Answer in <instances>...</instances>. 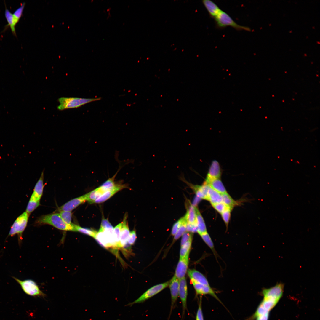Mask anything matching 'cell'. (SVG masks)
I'll list each match as a JSON object with an SVG mask.
<instances>
[{
    "mask_svg": "<svg viewBox=\"0 0 320 320\" xmlns=\"http://www.w3.org/2000/svg\"><path fill=\"white\" fill-rule=\"evenodd\" d=\"M113 228L108 220L104 218H103L101 222L100 228L105 229Z\"/></svg>",
    "mask_w": 320,
    "mask_h": 320,
    "instance_id": "ab89813d",
    "label": "cell"
},
{
    "mask_svg": "<svg viewBox=\"0 0 320 320\" xmlns=\"http://www.w3.org/2000/svg\"><path fill=\"white\" fill-rule=\"evenodd\" d=\"M186 231L192 233L197 232V228L196 223H187Z\"/></svg>",
    "mask_w": 320,
    "mask_h": 320,
    "instance_id": "f35d334b",
    "label": "cell"
},
{
    "mask_svg": "<svg viewBox=\"0 0 320 320\" xmlns=\"http://www.w3.org/2000/svg\"><path fill=\"white\" fill-rule=\"evenodd\" d=\"M136 238V232L135 230H134L130 232L127 242L131 245H133L134 244Z\"/></svg>",
    "mask_w": 320,
    "mask_h": 320,
    "instance_id": "74e56055",
    "label": "cell"
},
{
    "mask_svg": "<svg viewBox=\"0 0 320 320\" xmlns=\"http://www.w3.org/2000/svg\"><path fill=\"white\" fill-rule=\"evenodd\" d=\"M269 312H267L257 317L256 320H268Z\"/></svg>",
    "mask_w": 320,
    "mask_h": 320,
    "instance_id": "b9f144b4",
    "label": "cell"
},
{
    "mask_svg": "<svg viewBox=\"0 0 320 320\" xmlns=\"http://www.w3.org/2000/svg\"><path fill=\"white\" fill-rule=\"evenodd\" d=\"M221 175L220 165L216 160L212 162L209 167L206 180L220 179Z\"/></svg>",
    "mask_w": 320,
    "mask_h": 320,
    "instance_id": "7c38bea8",
    "label": "cell"
},
{
    "mask_svg": "<svg viewBox=\"0 0 320 320\" xmlns=\"http://www.w3.org/2000/svg\"><path fill=\"white\" fill-rule=\"evenodd\" d=\"M189 256L187 255L183 258H180L174 275L179 280L185 277L187 272Z\"/></svg>",
    "mask_w": 320,
    "mask_h": 320,
    "instance_id": "30bf717a",
    "label": "cell"
},
{
    "mask_svg": "<svg viewBox=\"0 0 320 320\" xmlns=\"http://www.w3.org/2000/svg\"><path fill=\"white\" fill-rule=\"evenodd\" d=\"M284 285L278 283L268 288L263 289L262 291L263 300L266 302L274 308L282 296Z\"/></svg>",
    "mask_w": 320,
    "mask_h": 320,
    "instance_id": "7a4b0ae2",
    "label": "cell"
},
{
    "mask_svg": "<svg viewBox=\"0 0 320 320\" xmlns=\"http://www.w3.org/2000/svg\"><path fill=\"white\" fill-rule=\"evenodd\" d=\"M201 298L198 309L197 311L196 320H204L203 314L201 309Z\"/></svg>",
    "mask_w": 320,
    "mask_h": 320,
    "instance_id": "60d3db41",
    "label": "cell"
},
{
    "mask_svg": "<svg viewBox=\"0 0 320 320\" xmlns=\"http://www.w3.org/2000/svg\"><path fill=\"white\" fill-rule=\"evenodd\" d=\"M212 204L222 202L221 195L209 187L207 195V200Z\"/></svg>",
    "mask_w": 320,
    "mask_h": 320,
    "instance_id": "7402d4cb",
    "label": "cell"
},
{
    "mask_svg": "<svg viewBox=\"0 0 320 320\" xmlns=\"http://www.w3.org/2000/svg\"><path fill=\"white\" fill-rule=\"evenodd\" d=\"M25 4V2L22 3L21 6L16 9L13 14L14 17L17 23L22 16Z\"/></svg>",
    "mask_w": 320,
    "mask_h": 320,
    "instance_id": "d6a6232c",
    "label": "cell"
},
{
    "mask_svg": "<svg viewBox=\"0 0 320 320\" xmlns=\"http://www.w3.org/2000/svg\"><path fill=\"white\" fill-rule=\"evenodd\" d=\"M192 240V239H190L183 245L181 246L180 258H183L187 255H189Z\"/></svg>",
    "mask_w": 320,
    "mask_h": 320,
    "instance_id": "484cf974",
    "label": "cell"
},
{
    "mask_svg": "<svg viewBox=\"0 0 320 320\" xmlns=\"http://www.w3.org/2000/svg\"><path fill=\"white\" fill-rule=\"evenodd\" d=\"M179 295L182 305L183 316L187 308V299L188 289L185 277L179 280Z\"/></svg>",
    "mask_w": 320,
    "mask_h": 320,
    "instance_id": "9c48e42d",
    "label": "cell"
},
{
    "mask_svg": "<svg viewBox=\"0 0 320 320\" xmlns=\"http://www.w3.org/2000/svg\"><path fill=\"white\" fill-rule=\"evenodd\" d=\"M29 214L25 212L20 215L12 226L8 236H12L17 234L19 244L20 245L22 239V233L25 228L28 222Z\"/></svg>",
    "mask_w": 320,
    "mask_h": 320,
    "instance_id": "5b68a950",
    "label": "cell"
},
{
    "mask_svg": "<svg viewBox=\"0 0 320 320\" xmlns=\"http://www.w3.org/2000/svg\"><path fill=\"white\" fill-rule=\"evenodd\" d=\"M210 17L215 18L221 10L214 2L210 0H203L202 1Z\"/></svg>",
    "mask_w": 320,
    "mask_h": 320,
    "instance_id": "d6986e66",
    "label": "cell"
},
{
    "mask_svg": "<svg viewBox=\"0 0 320 320\" xmlns=\"http://www.w3.org/2000/svg\"><path fill=\"white\" fill-rule=\"evenodd\" d=\"M5 16L8 23L7 27L9 26L12 34L14 36H16L15 26L17 23L14 19L13 14H12L7 8L6 6Z\"/></svg>",
    "mask_w": 320,
    "mask_h": 320,
    "instance_id": "603a6c76",
    "label": "cell"
},
{
    "mask_svg": "<svg viewBox=\"0 0 320 320\" xmlns=\"http://www.w3.org/2000/svg\"><path fill=\"white\" fill-rule=\"evenodd\" d=\"M221 195L222 202L229 207L231 209L237 204V202L234 200L227 193Z\"/></svg>",
    "mask_w": 320,
    "mask_h": 320,
    "instance_id": "83f0119b",
    "label": "cell"
},
{
    "mask_svg": "<svg viewBox=\"0 0 320 320\" xmlns=\"http://www.w3.org/2000/svg\"><path fill=\"white\" fill-rule=\"evenodd\" d=\"M44 170L41 173L39 179L35 186L31 198L37 200H40L42 196L44 188Z\"/></svg>",
    "mask_w": 320,
    "mask_h": 320,
    "instance_id": "e0dca14e",
    "label": "cell"
},
{
    "mask_svg": "<svg viewBox=\"0 0 320 320\" xmlns=\"http://www.w3.org/2000/svg\"><path fill=\"white\" fill-rule=\"evenodd\" d=\"M231 210V209L229 208L221 214L223 219L226 226L228 225L230 219Z\"/></svg>",
    "mask_w": 320,
    "mask_h": 320,
    "instance_id": "e575fe53",
    "label": "cell"
},
{
    "mask_svg": "<svg viewBox=\"0 0 320 320\" xmlns=\"http://www.w3.org/2000/svg\"><path fill=\"white\" fill-rule=\"evenodd\" d=\"M193 286L197 294L204 295L209 294L219 300L214 291L209 285H207L191 281Z\"/></svg>",
    "mask_w": 320,
    "mask_h": 320,
    "instance_id": "9a60e30c",
    "label": "cell"
},
{
    "mask_svg": "<svg viewBox=\"0 0 320 320\" xmlns=\"http://www.w3.org/2000/svg\"><path fill=\"white\" fill-rule=\"evenodd\" d=\"M196 223L197 228V232L200 235L207 231L203 217L196 207Z\"/></svg>",
    "mask_w": 320,
    "mask_h": 320,
    "instance_id": "44dd1931",
    "label": "cell"
},
{
    "mask_svg": "<svg viewBox=\"0 0 320 320\" xmlns=\"http://www.w3.org/2000/svg\"><path fill=\"white\" fill-rule=\"evenodd\" d=\"M87 201V193L74 198L67 202L58 209L59 212L67 211L71 212L81 204Z\"/></svg>",
    "mask_w": 320,
    "mask_h": 320,
    "instance_id": "ba28073f",
    "label": "cell"
},
{
    "mask_svg": "<svg viewBox=\"0 0 320 320\" xmlns=\"http://www.w3.org/2000/svg\"><path fill=\"white\" fill-rule=\"evenodd\" d=\"M200 235L206 244L213 251L214 255L216 256V253L215 249L213 243L207 232L201 234Z\"/></svg>",
    "mask_w": 320,
    "mask_h": 320,
    "instance_id": "f1b7e54d",
    "label": "cell"
},
{
    "mask_svg": "<svg viewBox=\"0 0 320 320\" xmlns=\"http://www.w3.org/2000/svg\"><path fill=\"white\" fill-rule=\"evenodd\" d=\"M75 231L87 235L94 239L95 238L97 231L92 229L84 228L75 224Z\"/></svg>",
    "mask_w": 320,
    "mask_h": 320,
    "instance_id": "4316f807",
    "label": "cell"
},
{
    "mask_svg": "<svg viewBox=\"0 0 320 320\" xmlns=\"http://www.w3.org/2000/svg\"><path fill=\"white\" fill-rule=\"evenodd\" d=\"M214 19L217 27L219 28H223L230 26L238 31H251L249 27L241 25L237 23L228 14L222 10Z\"/></svg>",
    "mask_w": 320,
    "mask_h": 320,
    "instance_id": "277c9868",
    "label": "cell"
},
{
    "mask_svg": "<svg viewBox=\"0 0 320 320\" xmlns=\"http://www.w3.org/2000/svg\"><path fill=\"white\" fill-rule=\"evenodd\" d=\"M184 217L187 223H196V207L190 204Z\"/></svg>",
    "mask_w": 320,
    "mask_h": 320,
    "instance_id": "cb8c5ba5",
    "label": "cell"
},
{
    "mask_svg": "<svg viewBox=\"0 0 320 320\" xmlns=\"http://www.w3.org/2000/svg\"><path fill=\"white\" fill-rule=\"evenodd\" d=\"M188 274L191 281L207 285H209L207 279L201 273L195 269H189Z\"/></svg>",
    "mask_w": 320,
    "mask_h": 320,
    "instance_id": "5bb4252c",
    "label": "cell"
},
{
    "mask_svg": "<svg viewBox=\"0 0 320 320\" xmlns=\"http://www.w3.org/2000/svg\"><path fill=\"white\" fill-rule=\"evenodd\" d=\"M179 280L174 275L169 281V286L170 288L171 297V311L179 296Z\"/></svg>",
    "mask_w": 320,
    "mask_h": 320,
    "instance_id": "8fae6325",
    "label": "cell"
},
{
    "mask_svg": "<svg viewBox=\"0 0 320 320\" xmlns=\"http://www.w3.org/2000/svg\"><path fill=\"white\" fill-rule=\"evenodd\" d=\"M100 97L84 98L77 97H61L58 99L59 105L57 108L60 110L77 108L92 102L100 100Z\"/></svg>",
    "mask_w": 320,
    "mask_h": 320,
    "instance_id": "3957f363",
    "label": "cell"
},
{
    "mask_svg": "<svg viewBox=\"0 0 320 320\" xmlns=\"http://www.w3.org/2000/svg\"><path fill=\"white\" fill-rule=\"evenodd\" d=\"M12 278L20 285L23 291L31 296H43L44 294L40 290L36 283L31 279L21 280L16 278Z\"/></svg>",
    "mask_w": 320,
    "mask_h": 320,
    "instance_id": "8992f818",
    "label": "cell"
},
{
    "mask_svg": "<svg viewBox=\"0 0 320 320\" xmlns=\"http://www.w3.org/2000/svg\"><path fill=\"white\" fill-rule=\"evenodd\" d=\"M59 214L64 221L66 224H71L72 213L71 212L67 211H61L59 212Z\"/></svg>",
    "mask_w": 320,
    "mask_h": 320,
    "instance_id": "1f68e13d",
    "label": "cell"
},
{
    "mask_svg": "<svg viewBox=\"0 0 320 320\" xmlns=\"http://www.w3.org/2000/svg\"><path fill=\"white\" fill-rule=\"evenodd\" d=\"M200 199V198L196 196L195 198L192 205L193 206L195 207L199 202Z\"/></svg>",
    "mask_w": 320,
    "mask_h": 320,
    "instance_id": "7bdbcfd3",
    "label": "cell"
},
{
    "mask_svg": "<svg viewBox=\"0 0 320 320\" xmlns=\"http://www.w3.org/2000/svg\"><path fill=\"white\" fill-rule=\"evenodd\" d=\"M187 222L184 217H183V223L180 227L178 230L176 234L174 236V240H176L178 239L186 231V225Z\"/></svg>",
    "mask_w": 320,
    "mask_h": 320,
    "instance_id": "4dcf8cb0",
    "label": "cell"
},
{
    "mask_svg": "<svg viewBox=\"0 0 320 320\" xmlns=\"http://www.w3.org/2000/svg\"><path fill=\"white\" fill-rule=\"evenodd\" d=\"M36 223L39 224H48L60 230L75 231V224L65 223L59 213H55L42 215L39 218Z\"/></svg>",
    "mask_w": 320,
    "mask_h": 320,
    "instance_id": "6da1fadb",
    "label": "cell"
},
{
    "mask_svg": "<svg viewBox=\"0 0 320 320\" xmlns=\"http://www.w3.org/2000/svg\"><path fill=\"white\" fill-rule=\"evenodd\" d=\"M169 281L155 285L148 289L138 299L127 305L131 306L133 305L141 303L153 296L167 287L169 284Z\"/></svg>",
    "mask_w": 320,
    "mask_h": 320,
    "instance_id": "52a82bcc",
    "label": "cell"
},
{
    "mask_svg": "<svg viewBox=\"0 0 320 320\" xmlns=\"http://www.w3.org/2000/svg\"><path fill=\"white\" fill-rule=\"evenodd\" d=\"M40 204V200H37L30 198L26 208V212L28 214H30L36 209Z\"/></svg>",
    "mask_w": 320,
    "mask_h": 320,
    "instance_id": "f546056e",
    "label": "cell"
},
{
    "mask_svg": "<svg viewBox=\"0 0 320 320\" xmlns=\"http://www.w3.org/2000/svg\"><path fill=\"white\" fill-rule=\"evenodd\" d=\"M122 222L119 223L113 228V235L117 249L120 248V237Z\"/></svg>",
    "mask_w": 320,
    "mask_h": 320,
    "instance_id": "d4e9b609",
    "label": "cell"
},
{
    "mask_svg": "<svg viewBox=\"0 0 320 320\" xmlns=\"http://www.w3.org/2000/svg\"><path fill=\"white\" fill-rule=\"evenodd\" d=\"M183 220V217L180 219L173 225L171 231V234L174 236L181 225Z\"/></svg>",
    "mask_w": 320,
    "mask_h": 320,
    "instance_id": "d590c367",
    "label": "cell"
},
{
    "mask_svg": "<svg viewBox=\"0 0 320 320\" xmlns=\"http://www.w3.org/2000/svg\"><path fill=\"white\" fill-rule=\"evenodd\" d=\"M127 214H125L124 217L123 221L122 222L120 233V248H121L127 242L130 233L127 220Z\"/></svg>",
    "mask_w": 320,
    "mask_h": 320,
    "instance_id": "2e32d148",
    "label": "cell"
},
{
    "mask_svg": "<svg viewBox=\"0 0 320 320\" xmlns=\"http://www.w3.org/2000/svg\"><path fill=\"white\" fill-rule=\"evenodd\" d=\"M193 235L192 233L186 231L182 236L181 239L180 246L183 245L187 241L191 239H192Z\"/></svg>",
    "mask_w": 320,
    "mask_h": 320,
    "instance_id": "8d00e7d4",
    "label": "cell"
},
{
    "mask_svg": "<svg viewBox=\"0 0 320 320\" xmlns=\"http://www.w3.org/2000/svg\"><path fill=\"white\" fill-rule=\"evenodd\" d=\"M126 187V185L125 184H123L121 183H117L116 185L113 189L103 193L95 200L92 204L103 202L109 199L116 193Z\"/></svg>",
    "mask_w": 320,
    "mask_h": 320,
    "instance_id": "4fadbf2b",
    "label": "cell"
},
{
    "mask_svg": "<svg viewBox=\"0 0 320 320\" xmlns=\"http://www.w3.org/2000/svg\"><path fill=\"white\" fill-rule=\"evenodd\" d=\"M204 183L207 185L211 188L221 194L227 193L225 187L220 179L205 180Z\"/></svg>",
    "mask_w": 320,
    "mask_h": 320,
    "instance_id": "ac0fdd59",
    "label": "cell"
},
{
    "mask_svg": "<svg viewBox=\"0 0 320 320\" xmlns=\"http://www.w3.org/2000/svg\"><path fill=\"white\" fill-rule=\"evenodd\" d=\"M212 205L214 208L220 214H221L227 209L230 208L222 202L215 203Z\"/></svg>",
    "mask_w": 320,
    "mask_h": 320,
    "instance_id": "836d02e7",
    "label": "cell"
},
{
    "mask_svg": "<svg viewBox=\"0 0 320 320\" xmlns=\"http://www.w3.org/2000/svg\"><path fill=\"white\" fill-rule=\"evenodd\" d=\"M117 172L112 177L109 178L101 186L98 188L102 194L107 191L113 189L116 186L117 183H116L114 180Z\"/></svg>",
    "mask_w": 320,
    "mask_h": 320,
    "instance_id": "ffe728a7",
    "label": "cell"
}]
</instances>
